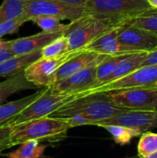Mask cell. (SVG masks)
<instances>
[{
	"mask_svg": "<svg viewBox=\"0 0 157 158\" xmlns=\"http://www.w3.org/2000/svg\"><path fill=\"white\" fill-rule=\"evenodd\" d=\"M69 129L68 119L63 118L44 117L25 121L11 127L10 146L21 144L29 140L51 143H60L67 138Z\"/></svg>",
	"mask_w": 157,
	"mask_h": 158,
	"instance_id": "6da1fadb",
	"label": "cell"
},
{
	"mask_svg": "<svg viewBox=\"0 0 157 158\" xmlns=\"http://www.w3.org/2000/svg\"><path fill=\"white\" fill-rule=\"evenodd\" d=\"M128 109L116 105L105 93L93 94L74 99L57 110L49 117L53 118H69L74 115H81L90 120V125L121 114Z\"/></svg>",
	"mask_w": 157,
	"mask_h": 158,
	"instance_id": "7a4b0ae2",
	"label": "cell"
},
{
	"mask_svg": "<svg viewBox=\"0 0 157 158\" xmlns=\"http://www.w3.org/2000/svg\"><path fill=\"white\" fill-rule=\"evenodd\" d=\"M84 8L87 15L121 24L155 11L148 0H89Z\"/></svg>",
	"mask_w": 157,
	"mask_h": 158,
	"instance_id": "3957f363",
	"label": "cell"
},
{
	"mask_svg": "<svg viewBox=\"0 0 157 158\" xmlns=\"http://www.w3.org/2000/svg\"><path fill=\"white\" fill-rule=\"evenodd\" d=\"M124 24L90 15L71 21L68 23V29L64 32L68 43V52L82 50L87 44L102 34Z\"/></svg>",
	"mask_w": 157,
	"mask_h": 158,
	"instance_id": "277c9868",
	"label": "cell"
},
{
	"mask_svg": "<svg viewBox=\"0 0 157 158\" xmlns=\"http://www.w3.org/2000/svg\"><path fill=\"white\" fill-rule=\"evenodd\" d=\"M80 97L81 96L78 94H56L52 92L48 87H45L41 96H39L34 102L29 105L18 115L6 122L3 126L7 125L13 127L14 125L25 121L49 117L53 112L65 104Z\"/></svg>",
	"mask_w": 157,
	"mask_h": 158,
	"instance_id": "5b68a950",
	"label": "cell"
},
{
	"mask_svg": "<svg viewBox=\"0 0 157 158\" xmlns=\"http://www.w3.org/2000/svg\"><path fill=\"white\" fill-rule=\"evenodd\" d=\"M105 94L116 105L128 110H154L157 104V86L138 87Z\"/></svg>",
	"mask_w": 157,
	"mask_h": 158,
	"instance_id": "8992f818",
	"label": "cell"
},
{
	"mask_svg": "<svg viewBox=\"0 0 157 158\" xmlns=\"http://www.w3.org/2000/svg\"><path fill=\"white\" fill-rule=\"evenodd\" d=\"M156 84L157 65L144 66L117 81L85 91L80 94V96L82 97L93 94L107 93V92L138 88V87L155 86Z\"/></svg>",
	"mask_w": 157,
	"mask_h": 158,
	"instance_id": "52a82bcc",
	"label": "cell"
},
{
	"mask_svg": "<svg viewBox=\"0 0 157 158\" xmlns=\"http://www.w3.org/2000/svg\"><path fill=\"white\" fill-rule=\"evenodd\" d=\"M24 15L29 21L34 17L45 15L71 22L87 16V13L84 7L69 6L56 0H27Z\"/></svg>",
	"mask_w": 157,
	"mask_h": 158,
	"instance_id": "ba28073f",
	"label": "cell"
},
{
	"mask_svg": "<svg viewBox=\"0 0 157 158\" xmlns=\"http://www.w3.org/2000/svg\"><path fill=\"white\" fill-rule=\"evenodd\" d=\"M76 52H68L54 57H40L29 67L23 73L28 81L37 88L49 87L54 82V77L59 67L68 60Z\"/></svg>",
	"mask_w": 157,
	"mask_h": 158,
	"instance_id": "9c48e42d",
	"label": "cell"
},
{
	"mask_svg": "<svg viewBox=\"0 0 157 158\" xmlns=\"http://www.w3.org/2000/svg\"><path fill=\"white\" fill-rule=\"evenodd\" d=\"M118 39L130 53L148 52L157 46V34L135 27L130 24V21L118 29Z\"/></svg>",
	"mask_w": 157,
	"mask_h": 158,
	"instance_id": "30bf717a",
	"label": "cell"
},
{
	"mask_svg": "<svg viewBox=\"0 0 157 158\" xmlns=\"http://www.w3.org/2000/svg\"><path fill=\"white\" fill-rule=\"evenodd\" d=\"M119 125L133 128L143 133L157 128V111L155 110H128L112 118L96 122L93 126Z\"/></svg>",
	"mask_w": 157,
	"mask_h": 158,
	"instance_id": "8fae6325",
	"label": "cell"
},
{
	"mask_svg": "<svg viewBox=\"0 0 157 158\" xmlns=\"http://www.w3.org/2000/svg\"><path fill=\"white\" fill-rule=\"evenodd\" d=\"M95 62L81 71L50 85L48 88L56 94H78L91 89L95 81V73L98 64Z\"/></svg>",
	"mask_w": 157,
	"mask_h": 158,
	"instance_id": "7c38bea8",
	"label": "cell"
},
{
	"mask_svg": "<svg viewBox=\"0 0 157 158\" xmlns=\"http://www.w3.org/2000/svg\"><path fill=\"white\" fill-rule=\"evenodd\" d=\"M109 56L96 54L87 50H81L76 52L68 60H67L64 64H62L59 69L56 70L54 82L62 81L79 71L85 69L89 65L95 63V62H102ZM52 85V84H51Z\"/></svg>",
	"mask_w": 157,
	"mask_h": 158,
	"instance_id": "4fadbf2b",
	"label": "cell"
},
{
	"mask_svg": "<svg viewBox=\"0 0 157 158\" xmlns=\"http://www.w3.org/2000/svg\"><path fill=\"white\" fill-rule=\"evenodd\" d=\"M64 32H39L31 36L18 38L11 41H6L7 46L14 56L26 55L33 52L41 51L43 47L48 44L56 38L61 36Z\"/></svg>",
	"mask_w": 157,
	"mask_h": 158,
	"instance_id": "5bb4252c",
	"label": "cell"
},
{
	"mask_svg": "<svg viewBox=\"0 0 157 158\" xmlns=\"http://www.w3.org/2000/svg\"><path fill=\"white\" fill-rule=\"evenodd\" d=\"M119 28V27H118ZM113 29L87 44L82 50L91 51L105 56H117L120 54H132L128 52L118 39V29Z\"/></svg>",
	"mask_w": 157,
	"mask_h": 158,
	"instance_id": "9a60e30c",
	"label": "cell"
},
{
	"mask_svg": "<svg viewBox=\"0 0 157 158\" xmlns=\"http://www.w3.org/2000/svg\"><path fill=\"white\" fill-rule=\"evenodd\" d=\"M146 55H147V52H137V53H133V54H130L126 56L123 59H121L118 63V65L116 66L112 73L105 79L103 84H106L114 81H117L135 71L136 69L142 68L143 61L146 57Z\"/></svg>",
	"mask_w": 157,
	"mask_h": 158,
	"instance_id": "2e32d148",
	"label": "cell"
},
{
	"mask_svg": "<svg viewBox=\"0 0 157 158\" xmlns=\"http://www.w3.org/2000/svg\"><path fill=\"white\" fill-rule=\"evenodd\" d=\"M41 57V51L26 55L13 56L0 64V77H11L23 72L24 69Z\"/></svg>",
	"mask_w": 157,
	"mask_h": 158,
	"instance_id": "e0dca14e",
	"label": "cell"
},
{
	"mask_svg": "<svg viewBox=\"0 0 157 158\" xmlns=\"http://www.w3.org/2000/svg\"><path fill=\"white\" fill-rule=\"evenodd\" d=\"M43 91H44V88H43L42 90H39L38 92L29 96L1 105L0 106V127L3 126L6 122H7L9 119H11L13 117L18 115L19 112H21L23 109H25L32 102H34L39 96L42 95Z\"/></svg>",
	"mask_w": 157,
	"mask_h": 158,
	"instance_id": "ac0fdd59",
	"label": "cell"
},
{
	"mask_svg": "<svg viewBox=\"0 0 157 158\" xmlns=\"http://www.w3.org/2000/svg\"><path fill=\"white\" fill-rule=\"evenodd\" d=\"M36 88L35 85L26 80L23 72L8 77L6 80L0 81V106L4 104L6 98L18 92Z\"/></svg>",
	"mask_w": 157,
	"mask_h": 158,
	"instance_id": "d6986e66",
	"label": "cell"
},
{
	"mask_svg": "<svg viewBox=\"0 0 157 158\" xmlns=\"http://www.w3.org/2000/svg\"><path fill=\"white\" fill-rule=\"evenodd\" d=\"M46 145L40 144V142L35 140H29L22 143L19 149L14 152L0 155L7 158H42Z\"/></svg>",
	"mask_w": 157,
	"mask_h": 158,
	"instance_id": "ffe728a7",
	"label": "cell"
},
{
	"mask_svg": "<svg viewBox=\"0 0 157 158\" xmlns=\"http://www.w3.org/2000/svg\"><path fill=\"white\" fill-rule=\"evenodd\" d=\"M128 55H130V54H120V55H117V56H109L105 59H104L100 64H98V66L96 68V73H95V81H94L93 86L91 89L103 84V82L105 81V79L112 73V71L114 70V69L116 68L118 63Z\"/></svg>",
	"mask_w": 157,
	"mask_h": 158,
	"instance_id": "44dd1931",
	"label": "cell"
},
{
	"mask_svg": "<svg viewBox=\"0 0 157 158\" xmlns=\"http://www.w3.org/2000/svg\"><path fill=\"white\" fill-rule=\"evenodd\" d=\"M102 128L106 130L112 136L115 143L120 145L128 144L131 142L132 139L140 137L143 134V132L137 129L119 125H106Z\"/></svg>",
	"mask_w": 157,
	"mask_h": 158,
	"instance_id": "7402d4cb",
	"label": "cell"
},
{
	"mask_svg": "<svg viewBox=\"0 0 157 158\" xmlns=\"http://www.w3.org/2000/svg\"><path fill=\"white\" fill-rule=\"evenodd\" d=\"M27 0H3L0 5V23L24 14Z\"/></svg>",
	"mask_w": 157,
	"mask_h": 158,
	"instance_id": "603a6c76",
	"label": "cell"
},
{
	"mask_svg": "<svg viewBox=\"0 0 157 158\" xmlns=\"http://www.w3.org/2000/svg\"><path fill=\"white\" fill-rule=\"evenodd\" d=\"M30 21L34 22L38 27L42 29V31L44 32H58V31L65 32V31L68 29V24L61 23V20L56 17L45 16V15L34 17L31 19Z\"/></svg>",
	"mask_w": 157,
	"mask_h": 158,
	"instance_id": "cb8c5ba5",
	"label": "cell"
},
{
	"mask_svg": "<svg viewBox=\"0 0 157 158\" xmlns=\"http://www.w3.org/2000/svg\"><path fill=\"white\" fill-rule=\"evenodd\" d=\"M68 52V43L64 33L50 42L41 50V57H54Z\"/></svg>",
	"mask_w": 157,
	"mask_h": 158,
	"instance_id": "d4e9b609",
	"label": "cell"
},
{
	"mask_svg": "<svg viewBox=\"0 0 157 158\" xmlns=\"http://www.w3.org/2000/svg\"><path fill=\"white\" fill-rule=\"evenodd\" d=\"M157 151V133L145 131L140 136L137 152L140 158H143Z\"/></svg>",
	"mask_w": 157,
	"mask_h": 158,
	"instance_id": "484cf974",
	"label": "cell"
},
{
	"mask_svg": "<svg viewBox=\"0 0 157 158\" xmlns=\"http://www.w3.org/2000/svg\"><path fill=\"white\" fill-rule=\"evenodd\" d=\"M130 24L157 34V10L133 19Z\"/></svg>",
	"mask_w": 157,
	"mask_h": 158,
	"instance_id": "4316f807",
	"label": "cell"
},
{
	"mask_svg": "<svg viewBox=\"0 0 157 158\" xmlns=\"http://www.w3.org/2000/svg\"><path fill=\"white\" fill-rule=\"evenodd\" d=\"M27 21H29L28 18L24 14H22L21 16L17 17L13 19L0 23V38H2L5 35L17 32L19 29Z\"/></svg>",
	"mask_w": 157,
	"mask_h": 158,
	"instance_id": "83f0119b",
	"label": "cell"
},
{
	"mask_svg": "<svg viewBox=\"0 0 157 158\" xmlns=\"http://www.w3.org/2000/svg\"><path fill=\"white\" fill-rule=\"evenodd\" d=\"M10 126H1L0 127V155L3 151L11 148L9 143V136H10Z\"/></svg>",
	"mask_w": 157,
	"mask_h": 158,
	"instance_id": "f1b7e54d",
	"label": "cell"
},
{
	"mask_svg": "<svg viewBox=\"0 0 157 158\" xmlns=\"http://www.w3.org/2000/svg\"><path fill=\"white\" fill-rule=\"evenodd\" d=\"M68 119V123L71 128L78 127V126H84V125H90V120L86 118L83 116L81 115H74L69 118H66Z\"/></svg>",
	"mask_w": 157,
	"mask_h": 158,
	"instance_id": "f546056e",
	"label": "cell"
},
{
	"mask_svg": "<svg viewBox=\"0 0 157 158\" xmlns=\"http://www.w3.org/2000/svg\"><path fill=\"white\" fill-rule=\"evenodd\" d=\"M13 56H14V54L8 48L6 41L1 40V42H0V64L3 63L4 61H6V59L10 58Z\"/></svg>",
	"mask_w": 157,
	"mask_h": 158,
	"instance_id": "4dcf8cb0",
	"label": "cell"
},
{
	"mask_svg": "<svg viewBox=\"0 0 157 158\" xmlns=\"http://www.w3.org/2000/svg\"><path fill=\"white\" fill-rule=\"evenodd\" d=\"M151 65H157V46L155 48L147 52V55L143 61V67L151 66Z\"/></svg>",
	"mask_w": 157,
	"mask_h": 158,
	"instance_id": "1f68e13d",
	"label": "cell"
},
{
	"mask_svg": "<svg viewBox=\"0 0 157 158\" xmlns=\"http://www.w3.org/2000/svg\"><path fill=\"white\" fill-rule=\"evenodd\" d=\"M56 1L78 7H85L87 3L89 2V0H56Z\"/></svg>",
	"mask_w": 157,
	"mask_h": 158,
	"instance_id": "d6a6232c",
	"label": "cell"
},
{
	"mask_svg": "<svg viewBox=\"0 0 157 158\" xmlns=\"http://www.w3.org/2000/svg\"><path fill=\"white\" fill-rule=\"evenodd\" d=\"M148 3L153 9L157 10V0H148Z\"/></svg>",
	"mask_w": 157,
	"mask_h": 158,
	"instance_id": "836d02e7",
	"label": "cell"
},
{
	"mask_svg": "<svg viewBox=\"0 0 157 158\" xmlns=\"http://www.w3.org/2000/svg\"><path fill=\"white\" fill-rule=\"evenodd\" d=\"M143 158H157V151L156 152H155V153H153V154H151V155H149V156H145V157Z\"/></svg>",
	"mask_w": 157,
	"mask_h": 158,
	"instance_id": "e575fe53",
	"label": "cell"
},
{
	"mask_svg": "<svg viewBox=\"0 0 157 158\" xmlns=\"http://www.w3.org/2000/svg\"><path fill=\"white\" fill-rule=\"evenodd\" d=\"M124 158H140V157H139V156L137 155V156H130V157H124Z\"/></svg>",
	"mask_w": 157,
	"mask_h": 158,
	"instance_id": "d590c367",
	"label": "cell"
},
{
	"mask_svg": "<svg viewBox=\"0 0 157 158\" xmlns=\"http://www.w3.org/2000/svg\"><path fill=\"white\" fill-rule=\"evenodd\" d=\"M154 110H155V111H157V104H156V106H155V109Z\"/></svg>",
	"mask_w": 157,
	"mask_h": 158,
	"instance_id": "8d00e7d4",
	"label": "cell"
},
{
	"mask_svg": "<svg viewBox=\"0 0 157 158\" xmlns=\"http://www.w3.org/2000/svg\"><path fill=\"white\" fill-rule=\"evenodd\" d=\"M155 86H157V84H156V85H155Z\"/></svg>",
	"mask_w": 157,
	"mask_h": 158,
	"instance_id": "74e56055",
	"label": "cell"
}]
</instances>
